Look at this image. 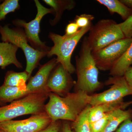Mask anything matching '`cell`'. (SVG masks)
Instances as JSON below:
<instances>
[{
	"label": "cell",
	"instance_id": "obj_7",
	"mask_svg": "<svg viewBox=\"0 0 132 132\" xmlns=\"http://www.w3.org/2000/svg\"><path fill=\"white\" fill-rule=\"evenodd\" d=\"M37 9L35 18L28 22L21 19H16L13 22L17 27L23 28L29 43L35 49L40 52H48L51 47L47 46L45 42L40 39L39 33L40 31L41 21L43 17L48 14H54L52 8H47L44 6L38 0L34 1Z\"/></svg>",
	"mask_w": 132,
	"mask_h": 132
},
{
	"label": "cell",
	"instance_id": "obj_13",
	"mask_svg": "<svg viewBox=\"0 0 132 132\" xmlns=\"http://www.w3.org/2000/svg\"><path fill=\"white\" fill-rule=\"evenodd\" d=\"M18 48L12 43L0 42V67L2 69H5L11 64H13L18 68H22L21 63L16 57Z\"/></svg>",
	"mask_w": 132,
	"mask_h": 132
},
{
	"label": "cell",
	"instance_id": "obj_8",
	"mask_svg": "<svg viewBox=\"0 0 132 132\" xmlns=\"http://www.w3.org/2000/svg\"><path fill=\"white\" fill-rule=\"evenodd\" d=\"M132 42V38H125L98 51L92 52L98 69L102 71H110L127 50Z\"/></svg>",
	"mask_w": 132,
	"mask_h": 132
},
{
	"label": "cell",
	"instance_id": "obj_3",
	"mask_svg": "<svg viewBox=\"0 0 132 132\" xmlns=\"http://www.w3.org/2000/svg\"><path fill=\"white\" fill-rule=\"evenodd\" d=\"M50 93L44 90L31 93L9 105L0 107V123L21 116L44 112L45 102Z\"/></svg>",
	"mask_w": 132,
	"mask_h": 132
},
{
	"label": "cell",
	"instance_id": "obj_12",
	"mask_svg": "<svg viewBox=\"0 0 132 132\" xmlns=\"http://www.w3.org/2000/svg\"><path fill=\"white\" fill-rule=\"evenodd\" d=\"M59 64L56 58H53L42 65L35 75L29 79L26 89L28 94L40 90H47V85L50 76Z\"/></svg>",
	"mask_w": 132,
	"mask_h": 132
},
{
	"label": "cell",
	"instance_id": "obj_24",
	"mask_svg": "<svg viewBox=\"0 0 132 132\" xmlns=\"http://www.w3.org/2000/svg\"><path fill=\"white\" fill-rule=\"evenodd\" d=\"M94 19V16L92 15L83 14L79 15H76L75 22L79 29L87 27L92 24V21Z\"/></svg>",
	"mask_w": 132,
	"mask_h": 132
},
{
	"label": "cell",
	"instance_id": "obj_16",
	"mask_svg": "<svg viewBox=\"0 0 132 132\" xmlns=\"http://www.w3.org/2000/svg\"><path fill=\"white\" fill-rule=\"evenodd\" d=\"M29 94L25 87L9 86L3 85L0 86V101L6 105L23 98Z\"/></svg>",
	"mask_w": 132,
	"mask_h": 132
},
{
	"label": "cell",
	"instance_id": "obj_25",
	"mask_svg": "<svg viewBox=\"0 0 132 132\" xmlns=\"http://www.w3.org/2000/svg\"><path fill=\"white\" fill-rule=\"evenodd\" d=\"M125 38H132V14L125 21L119 24Z\"/></svg>",
	"mask_w": 132,
	"mask_h": 132
},
{
	"label": "cell",
	"instance_id": "obj_28",
	"mask_svg": "<svg viewBox=\"0 0 132 132\" xmlns=\"http://www.w3.org/2000/svg\"><path fill=\"white\" fill-rule=\"evenodd\" d=\"M79 27L75 22H71L69 23L65 29V34L66 36L73 35L76 34L79 30Z\"/></svg>",
	"mask_w": 132,
	"mask_h": 132
},
{
	"label": "cell",
	"instance_id": "obj_6",
	"mask_svg": "<svg viewBox=\"0 0 132 132\" xmlns=\"http://www.w3.org/2000/svg\"><path fill=\"white\" fill-rule=\"evenodd\" d=\"M87 40L92 52L125 38L119 24L112 19H102L89 31Z\"/></svg>",
	"mask_w": 132,
	"mask_h": 132
},
{
	"label": "cell",
	"instance_id": "obj_14",
	"mask_svg": "<svg viewBox=\"0 0 132 132\" xmlns=\"http://www.w3.org/2000/svg\"><path fill=\"white\" fill-rule=\"evenodd\" d=\"M125 102L121 101L114 102L104 103L91 106L88 113V119L90 123H93L105 115L106 114L112 112L119 109L125 110Z\"/></svg>",
	"mask_w": 132,
	"mask_h": 132
},
{
	"label": "cell",
	"instance_id": "obj_11",
	"mask_svg": "<svg viewBox=\"0 0 132 132\" xmlns=\"http://www.w3.org/2000/svg\"><path fill=\"white\" fill-rule=\"evenodd\" d=\"M75 83L71 74L59 63L50 75L47 87L50 93L64 97L70 93Z\"/></svg>",
	"mask_w": 132,
	"mask_h": 132
},
{
	"label": "cell",
	"instance_id": "obj_17",
	"mask_svg": "<svg viewBox=\"0 0 132 132\" xmlns=\"http://www.w3.org/2000/svg\"><path fill=\"white\" fill-rule=\"evenodd\" d=\"M132 65V42L125 54L110 71L112 76L122 77Z\"/></svg>",
	"mask_w": 132,
	"mask_h": 132
},
{
	"label": "cell",
	"instance_id": "obj_33",
	"mask_svg": "<svg viewBox=\"0 0 132 132\" xmlns=\"http://www.w3.org/2000/svg\"><path fill=\"white\" fill-rule=\"evenodd\" d=\"M5 105V104H3V103H2V102L0 101V106H3Z\"/></svg>",
	"mask_w": 132,
	"mask_h": 132
},
{
	"label": "cell",
	"instance_id": "obj_5",
	"mask_svg": "<svg viewBox=\"0 0 132 132\" xmlns=\"http://www.w3.org/2000/svg\"><path fill=\"white\" fill-rule=\"evenodd\" d=\"M0 34L3 42H8L21 48L26 57V71L30 78L35 69L39 64L41 60L47 55L48 52L35 49L28 43L24 30L20 28H10L7 25L0 26Z\"/></svg>",
	"mask_w": 132,
	"mask_h": 132
},
{
	"label": "cell",
	"instance_id": "obj_26",
	"mask_svg": "<svg viewBox=\"0 0 132 132\" xmlns=\"http://www.w3.org/2000/svg\"><path fill=\"white\" fill-rule=\"evenodd\" d=\"M132 120L128 119L124 121L115 132H132Z\"/></svg>",
	"mask_w": 132,
	"mask_h": 132
},
{
	"label": "cell",
	"instance_id": "obj_21",
	"mask_svg": "<svg viewBox=\"0 0 132 132\" xmlns=\"http://www.w3.org/2000/svg\"><path fill=\"white\" fill-rule=\"evenodd\" d=\"M91 106L88 104L75 121L71 127L75 132H92L88 119V113Z\"/></svg>",
	"mask_w": 132,
	"mask_h": 132
},
{
	"label": "cell",
	"instance_id": "obj_29",
	"mask_svg": "<svg viewBox=\"0 0 132 132\" xmlns=\"http://www.w3.org/2000/svg\"><path fill=\"white\" fill-rule=\"evenodd\" d=\"M59 132H73L69 121L66 120L62 121Z\"/></svg>",
	"mask_w": 132,
	"mask_h": 132
},
{
	"label": "cell",
	"instance_id": "obj_27",
	"mask_svg": "<svg viewBox=\"0 0 132 132\" xmlns=\"http://www.w3.org/2000/svg\"><path fill=\"white\" fill-rule=\"evenodd\" d=\"M61 122L60 120L52 121L47 127L38 132H59Z\"/></svg>",
	"mask_w": 132,
	"mask_h": 132
},
{
	"label": "cell",
	"instance_id": "obj_35",
	"mask_svg": "<svg viewBox=\"0 0 132 132\" xmlns=\"http://www.w3.org/2000/svg\"><path fill=\"white\" fill-rule=\"evenodd\" d=\"M0 132H1V131H0Z\"/></svg>",
	"mask_w": 132,
	"mask_h": 132
},
{
	"label": "cell",
	"instance_id": "obj_30",
	"mask_svg": "<svg viewBox=\"0 0 132 132\" xmlns=\"http://www.w3.org/2000/svg\"><path fill=\"white\" fill-rule=\"evenodd\" d=\"M124 77L128 84L132 89V67L131 66L126 71Z\"/></svg>",
	"mask_w": 132,
	"mask_h": 132
},
{
	"label": "cell",
	"instance_id": "obj_19",
	"mask_svg": "<svg viewBox=\"0 0 132 132\" xmlns=\"http://www.w3.org/2000/svg\"><path fill=\"white\" fill-rule=\"evenodd\" d=\"M132 120V109L127 110L121 109H117L115 113L110 119L108 124L102 132H113L124 121L127 119Z\"/></svg>",
	"mask_w": 132,
	"mask_h": 132
},
{
	"label": "cell",
	"instance_id": "obj_23",
	"mask_svg": "<svg viewBox=\"0 0 132 132\" xmlns=\"http://www.w3.org/2000/svg\"><path fill=\"white\" fill-rule=\"evenodd\" d=\"M117 110L116 109L112 112L107 113L102 118L96 121L90 123L92 132H102L108 124L110 119L114 115Z\"/></svg>",
	"mask_w": 132,
	"mask_h": 132
},
{
	"label": "cell",
	"instance_id": "obj_20",
	"mask_svg": "<svg viewBox=\"0 0 132 132\" xmlns=\"http://www.w3.org/2000/svg\"><path fill=\"white\" fill-rule=\"evenodd\" d=\"M29 79L28 73L26 71L20 72L9 71L5 75L3 85L9 86L25 87L27 86L26 81Z\"/></svg>",
	"mask_w": 132,
	"mask_h": 132
},
{
	"label": "cell",
	"instance_id": "obj_22",
	"mask_svg": "<svg viewBox=\"0 0 132 132\" xmlns=\"http://www.w3.org/2000/svg\"><path fill=\"white\" fill-rule=\"evenodd\" d=\"M20 6L18 0H5L0 4V21L5 20L7 15L15 12Z\"/></svg>",
	"mask_w": 132,
	"mask_h": 132
},
{
	"label": "cell",
	"instance_id": "obj_4",
	"mask_svg": "<svg viewBox=\"0 0 132 132\" xmlns=\"http://www.w3.org/2000/svg\"><path fill=\"white\" fill-rule=\"evenodd\" d=\"M92 24L87 27L80 29L75 34L61 36L53 32L49 33L48 37L54 46L51 47L47 55L48 57L55 55L58 63L61 64L71 74L76 72L75 67L72 64L71 57L78 43L84 35L90 31Z\"/></svg>",
	"mask_w": 132,
	"mask_h": 132
},
{
	"label": "cell",
	"instance_id": "obj_9",
	"mask_svg": "<svg viewBox=\"0 0 132 132\" xmlns=\"http://www.w3.org/2000/svg\"><path fill=\"white\" fill-rule=\"evenodd\" d=\"M106 85H112L111 87L102 93L90 95L89 105L93 106L100 104L123 101V98L132 95V89L124 76H112L106 81Z\"/></svg>",
	"mask_w": 132,
	"mask_h": 132
},
{
	"label": "cell",
	"instance_id": "obj_1",
	"mask_svg": "<svg viewBox=\"0 0 132 132\" xmlns=\"http://www.w3.org/2000/svg\"><path fill=\"white\" fill-rule=\"evenodd\" d=\"M45 111L52 121L73 122L89 104L90 95L81 91L69 93L64 97L50 93Z\"/></svg>",
	"mask_w": 132,
	"mask_h": 132
},
{
	"label": "cell",
	"instance_id": "obj_18",
	"mask_svg": "<svg viewBox=\"0 0 132 132\" xmlns=\"http://www.w3.org/2000/svg\"><path fill=\"white\" fill-rule=\"evenodd\" d=\"M100 4L106 7L111 14L116 13L125 21L132 14V9L119 0H97Z\"/></svg>",
	"mask_w": 132,
	"mask_h": 132
},
{
	"label": "cell",
	"instance_id": "obj_15",
	"mask_svg": "<svg viewBox=\"0 0 132 132\" xmlns=\"http://www.w3.org/2000/svg\"><path fill=\"white\" fill-rule=\"evenodd\" d=\"M43 1L54 11V18L49 21L52 26H55L59 22L65 10H72L76 6L75 2L73 0H44Z\"/></svg>",
	"mask_w": 132,
	"mask_h": 132
},
{
	"label": "cell",
	"instance_id": "obj_32",
	"mask_svg": "<svg viewBox=\"0 0 132 132\" xmlns=\"http://www.w3.org/2000/svg\"><path fill=\"white\" fill-rule=\"evenodd\" d=\"M132 101H131L125 102V105H124V106H125V109L127 108V107L129 106L130 105H132Z\"/></svg>",
	"mask_w": 132,
	"mask_h": 132
},
{
	"label": "cell",
	"instance_id": "obj_31",
	"mask_svg": "<svg viewBox=\"0 0 132 132\" xmlns=\"http://www.w3.org/2000/svg\"><path fill=\"white\" fill-rule=\"evenodd\" d=\"M120 1L128 7L132 9V0H120Z\"/></svg>",
	"mask_w": 132,
	"mask_h": 132
},
{
	"label": "cell",
	"instance_id": "obj_2",
	"mask_svg": "<svg viewBox=\"0 0 132 132\" xmlns=\"http://www.w3.org/2000/svg\"><path fill=\"white\" fill-rule=\"evenodd\" d=\"M75 60L77 80L74 86L75 92L81 91L90 95L102 87L103 84L98 80L99 69L92 56L87 36L83 39Z\"/></svg>",
	"mask_w": 132,
	"mask_h": 132
},
{
	"label": "cell",
	"instance_id": "obj_34",
	"mask_svg": "<svg viewBox=\"0 0 132 132\" xmlns=\"http://www.w3.org/2000/svg\"><path fill=\"white\" fill-rule=\"evenodd\" d=\"M2 1H0V4H1V3Z\"/></svg>",
	"mask_w": 132,
	"mask_h": 132
},
{
	"label": "cell",
	"instance_id": "obj_10",
	"mask_svg": "<svg viewBox=\"0 0 132 132\" xmlns=\"http://www.w3.org/2000/svg\"><path fill=\"white\" fill-rule=\"evenodd\" d=\"M52 121L46 111L33 114L20 120H10L0 123L1 132H38L47 127Z\"/></svg>",
	"mask_w": 132,
	"mask_h": 132
}]
</instances>
